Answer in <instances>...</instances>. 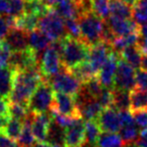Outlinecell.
Instances as JSON below:
<instances>
[{"mask_svg": "<svg viewBox=\"0 0 147 147\" xmlns=\"http://www.w3.org/2000/svg\"><path fill=\"white\" fill-rule=\"evenodd\" d=\"M131 113L147 111V92L136 88L130 91V107Z\"/></svg>", "mask_w": 147, "mask_h": 147, "instance_id": "cell-22", "label": "cell"}, {"mask_svg": "<svg viewBox=\"0 0 147 147\" xmlns=\"http://www.w3.org/2000/svg\"><path fill=\"white\" fill-rule=\"evenodd\" d=\"M51 43V39L38 28L28 33V47L38 55H42L41 53H43Z\"/></svg>", "mask_w": 147, "mask_h": 147, "instance_id": "cell-21", "label": "cell"}, {"mask_svg": "<svg viewBox=\"0 0 147 147\" xmlns=\"http://www.w3.org/2000/svg\"><path fill=\"white\" fill-rule=\"evenodd\" d=\"M85 142V122L83 119H78L69 128L65 129V147H81Z\"/></svg>", "mask_w": 147, "mask_h": 147, "instance_id": "cell-16", "label": "cell"}, {"mask_svg": "<svg viewBox=\"0 0 147 147\" xmlns=\"http://www.w3.org/2000/svg\"><path fill=\"white\" fill-rule=\"evenodd\" d=\"M113 51V49L111 45H107L104 41H100V42L96 43V45L90 47V51H89L88 55V63L92 67L94 73L98 74L102 65L105 63V61L108 59L110 53Z\"/></svg>", "mask_w": 147, "mask_h": 147, "instance_id": "cell-13", "label": "cell"}, {"mask_svg": "<svg viewBox=\"0 0 147 147\" xmlns=\"http://www.w3.org/2000/svg\"><path fill=\"white\" fill-rule=\"evenodd\" d=\"M106 22L115 37L124 36V35L139 31L140 29V25L133 19H122L110 15L107 18Z\"/></svg>", "mask_w": 147, "mask_h": 147, "instance_id": "cell-15", "label": "cell"}, {"mask_svg": "<svg viewBox=\"0 0 147 147\" xmlns=\"http://www.w3.org/2000/svg\"><path fill=\"white\" fill-rule=\"evenodd\" d=\"M8 3L9 12L7 15L17 17L24 13V0H8Z\"/></svg>", "mask_w": 147, "mask_h": 147, "instance_id": "cell-38", "label": "cell"}, {"mask_svg": "<svg viewBox=\"0 0 147 147\" xmlns=\"http://www.w3.org/2000/svg\"><path fill=\"white\" fill-rule=\"evenodd\" d=\"M4 41L12 51H20L28 49V33L21 29L12 28L9 29L8 33L5 36Z\"/></svg>", "mask_w": 147, "mask_h": 147, "instance_id": "cell-18", "label": "cell"}, {"mask_svg": "<svg viewBox=\"0 0 147 147\" xmlns=\"http://www.w3.org/2000/svg\"><path fill=\"white\" fill-rule=\"evenodd\" d=\"M119 55H120V57L123 61L129 63L132 67H134V69H139L140 67L143 53L137 45L125 47L124 49H122L119 53Z\"/></svg>", "mask_w": 147, "mask_h": 147, "instance_id": "cell-24", "label": "cell"}, {"mask_svg": "<svg viewBox=\"0 0 147 147\" xmlns=\"http://www.w3.org/2000/svg\"><path fill=\"white\" fill-rule=\"evenodd\" d=\"M90 47L82 39L75 38L71 35H65L61 39V65L67 69H71L80 63L88 59Z\"/></svg>", "mask_w": 147, "mask_h": 147, "instance_id": "cell-2", "label": "cell"}, {"mask_svg": "<svg viewBox=\"0 0 147 147\" xmlns=\"http://www.w3.org/2000/svg\"><path fill=\"white\" fill-rule=\"evenodd\" d=\"M97 147H125L126 144L122 140L120 134L102 132L96 143Z\"/></svg>", "mask_w": 147, "mask_h": 147, "instance_id": "cell-27", "label": "cell"}, {"mask_svg": "<svg viewBox=\"0 0 147 147\" xmlns=\"http://www.w3.org/2000/svg\"><path fill=\"white\" fill-rule=\"evenodd\" d=\"M40 57L39 71L45 80H49V78L57 75L61 71V67H63L61 55H59V51L51 45L43 51Z\"/></svg>", "mask_w": 147, "mask_h": 147, "instance_id": "cell-8", "label": "cell"}, {"mask_svg": "<svg viewBox=\"0 0 147 147\" xmlns=\"http://www.w3.org/2000/svg\"><path fill=\"white\" fill-rule=\"evenodd\" d=\"M22 126H23L22 121L16 120V119H13V118H9L4 127L3 133L7 137H9L11 140H17L21 130H22Z\"/></svg>", "mask_w": 147, "mask_h": 147, "instance_id": "cell-33", "label": "cell"}, {"mask_svg": "<svg viewBox=\"0 0 147 147\" xmlns=\"http://www.w3.org/2000/svg\"><path fill=\"white\" fill-rule=\"evenodd\" d=\"M42 1L45 2V4H47L49 7H51V8H53V7L55 6V4L59 2V0H42Z\"/></svg>", "mask_w": 147, "mask_h": 147, "instance_id": "cell-52", "label": "cell"}, {"mask_svg": "<svg viewBox=\"0 0 147 147\" xmlns=\"http://www.w3.org/2000/svg\"><path fill=\"white\" fill-rule=\"evenodd\" d=\"M8 119H9V117L0 115V132H3V130H4V127H5V125H6Z\"/></svg>", "mask_w": 147, "mask_h": 147, "instance_id": "cell-49", "label": "cell"}, {"mask_svg": "<svg viewBox=\"0 0 147 147\" xmlns=\"http://www.w3.org/2000/svg\"><path fill=\"white\" fill-rule=\"evenodd\" d=\"M11 147H20V146H19V145L17 144V143H13L12 146H11Z\"/></svg>", "mask_w": 147, "mask_h": 147, "instance_id": "cell-55", "label": "cell"}, {"mask_svg": "<svg viewBox=\"0 0 147 147\" xmlns=\"http://www.w3.org/2000/svg\"><path fill=\"white\" fill-rule=\"evenodd\" d=\"M133 19L139 25L147 22V0H138L133 6Z\"/></svg>", "mask_w": 147, "mask_h": 147, "instance_id": "cell-35", "label": "cell"}, {"mask_svg": "<svg viewBox=\"0 0 147 147\" xmlns=\"http://www.w3.org/2000/svg\"><path fill=\"white\" fill-rule=\"evenodd\" d=\"M9 12V3L7 0H0V15H7Z\"/></svg>", "mask_w": 147, "mask_h": 147, "instance_id": "cell-48", "label": "cell"}, {"mask_svg": "<svg viewBox=\"0 0 147 147\" xmlns=\"http://www.w3.org/2000/svg\"><path fill=\"white\" fill-rule=\"evenodd\" d=\"M69 71L74 74V76L76 77L82 84L88 82L89 80L96 77V74L94 73V71H93L90 63H88V61L80 63V65H78L77 67L69 69Z\"/></svg>", "mask_w": 147, "mask_h": 147, "instance_id": "cell-29", "label": "cell"}, {"mask_svg": "<svg viewBox=\"0 0 147 147\" xmlns=\"http://www.w3.org/2000/svg\"><path fill=\"white\" fill-rule=\"evenodd\" d=\"M53 9L63 19H78L83 14L82 7L78 0H59Z\"/></svg>", "mask_w": 147, "mask_h": 147, "instance_id": "cell-19", "label": "cell"}, {"mask_svg": "<svg viewBox=\"0 0 147 147\" xmlns=\"http://www.w3.org/2000/svg\"><path fill=\"white\" fill-rule=\"evenodd\" d=\"M39 17L30 13H23L20 16L14 17L13 27L21 29L25 32L29 33L38 28Z\"/></svg>", "mask_w": 147, "mask_h": 147, "instance_id": "cell-23", "label": "cell"}, {"mask_svg": "<svg viewBox=\"0 0 147 147\" xmlns=\"http://www.w3.org/2000/svg\"><path fill=\"white\" fill-rule=\"evenodd\" d=\"M101 134H102V130L97 121H86L85 122V135H86L87 143L96 145Z\"/></svg>", "mask_w": 147, "mask_h": 147, "instance_id": "cell-32", "label": "cell"}, {"mask_svg": "<svg viewBox=\"0 0 147 147\" xmlns=\"http://www.w3.org/2000/svg\"><path fill=\"white\" fill-rule=\"evenodd\" d=\"M140 67L142 69H145V71H147V55H142V59H141Z\"/></svg>", "mask_w": 147, "mask_h": 147, "instance_id": "cell-51", "label": "cell"}, {"mask_svg": "<svg viewBox=\"0 0 147 147\" xmlns=\"http://www.w3.org/2000/svg\"><path fill=\"white\" fill-rule=\"evenodd\" d=\"M47 142L51 145H61L65 146V129L57 124L55 121H51L47 133Z\"/></svg>", "mask_w": 147, "mask_h": 147, "instance_id": "cell-30", "label": "cell"}, {"mask_svg": "<svg viewBox=\"0 0 147 147\" xmlns=\"http://www.w3.org/2000/svg\"><path fill=\"white\" fill-rule=\"evenodd\" d=\"M135 87L147 92V71L139 69L135 75Z\"/></svg>", "mask_w": 147, "mask_h": 147, "instance_id": "cell-40", "label": "cell"}, {"mask_svg": "<svg viewBox=\"0 0 147 147\" xmlns=\"http://www.w3.org/2000/svg\"><path fill=\"white\" fill-rule=\"evenodd\" d=\"M8 109H9V103L7 99H4L0 96V115L2 116H7L8 115Z\"/></svg>", "mask_w": 147, "mask_h": 147, "instance_id": "cell-45", "label": "cell"}, {"mask_svg": "<svg viewBox=\"0 0 147 147\" xmlns=\"http://www.w3.org/2000/svg\"><path fill=\"white\" fill-rule=\"evenodd\" d=\"M65 25L67 32L69 35L75 37V38L81 39V31H80V24L77 18H69L65 19Z\"/></svg>", "mask_w": 147, "mask_h": 147, "instance_id": "cell-37", "label": "cell"}, {"mask_svg": "<svg viewBox=\"0 0 147 147\" xmlns=\"http://www.w3.org/2000/svg\"><path fill=\"white\" fill-rule=\"evenodd\" d=\"M53 147H65V146H61V145H53Z\"/></svg>", "mask_w": 147, "mask_h": 147, "instance_id": "cell-56", "label": "cell"}, {"mask_svg": "<svg viewBox=\"0 0 147 147\" xmlns=\"http://www.w3.org/2000/svg\"><path fill=\"white\" fill-rule=\"evenodd\" d=\"M38 29L45 33L51 41L61 40L67 35L65 19L61 18L53 8H51L45 16L39 18Z\"/></svg>", "mask_w": 147, "mask_h": 147, "instance_id": "cell-6", "label": "cell"}, {"mask_svg": "<svg viewBox=\"0 0 147 147\" xmlns=\"http://www.w3.org/2000/svg\"><path fill=\"white\" fill-rule=\"evenodd\" d=\"M53 121V117L51 114L42 113V114H32L31 120V129H32L33 136L35 140L47 141V133H49V125Z\"/></svg>", "mask_w": 147, "mask_h": 147, "instance_id": "cell-17", "label": "cell"}, {"mask_svg": "<svg viewBox=\"0 0 147 147\" xmlns=\"http://www.w3.org/2000/svg\"><path fill=\"white\" fill-rule=\"evenodd\" d=\"M111 16L118 17L122 19H132L133 18V8L122 2L121 0H112L110 7Z\"/></svg>", "mask_w": 147, "mask_h": 147, "instance_id": "cell-26", "label": "cell"}, {"mask_svg": "<svg viewBox=\"0 0 147 147\" xmlns=\"http://www.w3.org/2000/svg\"><path fill=\"white\" fill-rule=\"evenodd\" d=\"M134 123L136 124L137 127L141 128V130H144L147 128V111L143 112H136L132 113Z\"/></svg>", "mask_w": 147, "mask_h": 147, "instance_id": "cell-42", "label": "cell"}, {"mask_svg": "<svg viewBox=\"0 0 147 147\" xmlns=\"http://www.w3.org/2000/svg\"><path fill=\"white\" fill-rule=\"evenodd\" d=\"M53 88V92L77 96L82 88V83L74 76L69 69L61 67V71L53 77L47 80Z\"/></svg>", "mask_w": 147, "mask_h": 147, "instance_id": "cell-5", "label": "cell"}, {"mask_svg": "<svg viewBox=\"0 0 147 147\" xmlns=\"http://www.w3.org/2000/svg\"><path fill=\"white\" fill-rule=\"evenodd\" d=\"M98 101L103 107V109L113 106V89L103 88L102 93L98 97Z\"/></svg>", "mask_w": 147, "mask_h": 147, "instance_id": "cell-39", "label": "cell"}, {"mask_svg": "<svg viewBox=\"0 0 147 147\" xmlns=\"http://www.w3.org/2000/svg\"><path fill=\"white\" fill-rule=\"evenodd\" d=\"M136 144L140 147H147V128L141 130L139 138L136 141Z\"/></svg>", "mask_w": 147, "mask_h": 147, "instance_id": "cell-46", "label": "cell"}, {"mask_svg": "<svg viewBox=\"0 0 147 147\" xmlns=\"http://www.w3.org/2000/svg\"><path fill=\"white\" fill-rule=\"evenodd\" d=\"M97 122H98L102 132L117 133L122 128L119 111L113 107L103 109Z\"/></svg>", "mask_w": 147, "mask_h": 147, "instance_id": "cell-14", "label": "cell"}, {"mask_svg": "<svg viewBox=\"0 0 147 147\" xmlns=\"http://www.w3.org/2000/svg\"><path fill=\"white\" fill-rule=\"evenodd\" d=\"M121 1L124 2V3H126V4L129 5V6H134L138 0H121Z\"/></svg>", "mask_w": 147, "mask_h": 147, "instance_id": "cell-53", "label": "cell"}, {"mask_svg": "<svg viewBox=\"0 0 147 147\" xmlns=\"http://www.w3.org/2000/svg\"><path fill=\"white\" fill-rule=\"evenodd\" d=\"M31 120H32V114L30 113L29 116L23 121L22 130L17 139V144L20 147H31L34 145L35 138L31 129Z\"/></svg>", "mask_w": 147, "mask_h": 147, "instance_id": "cell-25", "label": "cell"}, {"mask_svg": "<svg viewBox=\"0 0 147 147\" xmlns=\"http://www.w3.org/2000/svg\"><path fill=\"white\" fill-rule=\"evenodd\" d=\"M45 80L41 75L39 67L16 71L11 94L8 98L10 103L27 106L29 98L39 84Z\"/></svg>", "mask_w": 147, "mask_h": 147, "instance_id": "cell-1", "label": "cell"}, {"mask_svg": "<svg viewBox=\"0 0 147 147\" xmlns=\"http://www.w3.org/2000/svg\"><path fill=\"white\" fill-rule=\"evenodd\" d=\"M29 112L27 106L20 104H14V103H9V109H8V115L9 118L16 119L19 121H24L27 117L29 116Z\"/></svg>", "mask_w": 147, "mask_h": 147, "instance_id": "cell-36", "label": "cell"}, {"mask_svg": "<svg viewBox=\"0 0 147 147\" xmlns=\"http://www.w3.org/2000/svg\"><path fill=\"white\" fill-rule=\"evenodd\" d=\"M80 24L81 39L89 47L102 41L106 21L97 16L92 11L83 13L78 18Z\"/></svg>", "mask_w": 147, "mask_h": 147, "instance_id": "cell-3", "label": "cell"}, {"mask_svg": "<svg viewBox=\"0 0 147 147\" xmlns=\"http://www.w3.org/2000/svg\"><path fill=\"white\" fill-rule=\"evenodd\" d=\"M9 29H10V27H9L7 21L5 20V17L0 15V39L5 38V36H6L7 33H8Z\"/></svg>", "mask_w": 147, "mask_h": 147, "instance_id": "cell-44", "label": "cell"}, {"mask_svg": "<svg viewBox=\"0 0 147 147\" xmlns=\"http://www.w3.org/2000/svg\"><path fill=\"white\" fill-rule=\"evenodd\" d=\"M119 132H120L121 138H122V140L124 141V143L126 145L136 142L137 139L139 138V135H140L138 127L134 124L123 126Z\"/></svg>", "mask_w": 147, "mask_h": 147, "instance_id": "cell-34", "label": "cell"}, {"mask_svg": "<svg viewBox=\"0 0 147 147\" xmlns=\"http://www.w3.org/2000/svg\"><path fill=\"white\" fill-rule=\"evenodd\" d=\"M119 59H120V55L112 51L108 59L105 61V63L97 74V79L105 88L114 89V79Z\"/></svg>", "mask_w": 147, "mask_h": 147, "instance_id": "cell-12", "label": "cell"}, {"mask_svg": "<svg viewBox=\"0 0 147 147\" xmlns=\"http://www.w3.org/2000/svg\"><path fill=\"white\" fill-rule=\"evenodd\" d=\"M13 143V140L7 137L3 132H0V147H11Z\"/></svg>", "mask_w": 147, "mask_h": 147, "instance_id": "cell-47", "label": "cell"}, {"mask_svg": "<svg viewBox=\"0 0 147 147\" xmlns=\"http://www.w3.org/2000/svg\"><path fill=\"white\" fill-rule=\"evenodd\" d=\"M113 108L118 111L129 110L130 92L119 89H113Z\"/></svg>", "mask_w": 147, "mask_h": 147, "instance_id": "cell-28", "label": "cell"}, {"mask_svg": "<svg viewBox=\"0 0 147 147\" xmlns=\"http://www.w3.org/2000/svg\"><path fill=\"white\" fill-rule=\"evenodd\" d=\"M15 69L10 65L0 67V96L8 100L13 88Z\"/></svg>", "mask_w": 147, "mask_h": 147, "instance_id": "cell-20", "label": "cell"}, {"mask_svg": "<svg viewBox=\"0 0 147 147\" xmlns=\"http://www.w3.org/2000/svg\"><path fill=\"white\" fill-rule=\"evenodd\" d=\"M76 100L82 119H86V121L98 120L99 116L103 111V107L99 103L98 99L91 98L79 92V94L76 96Z\"/></svg>", "mask_w": 147, "mask_h": 147, "instance_id": "cell-11", "label": "cell"}, {"mask_svg": "<svg viewBox=\"0 0 147 147\" xmlns=\"http://www.w3.org/2000/svg\"><path fill=\"white\" fill-rule=\"evenodd\" d=\"M51 113H57V114L71 117V118L82 119L78 104H77L76 96H71L63 93L55 92Z\"/></svg>", "mask_w": 147, "mask_h": 147, "instance_id": "cell-7", "label": "cell"}, {"mask_svg": "<svg viewBox=\"0 0 147 147\" xmlns=\"http://www.w3.org/2000/svg\"><path fill=\"white\" fill-rule=\"evenodd\" d=\"M112 0H90L91 10L102 19H107L110 14Z\"/></svg>", "mask_w": 147, "mask_h": 147, "instance_id": "cell-31", "label": "cell"}, {"mask_svg": "<svg viewBox=\"0 0 147 147\" xmlns=\"http://www.w3.org/2000/svg\"><path fill=\"white\" fill-rule=\"evenodd\" d=\"M11 51L4 40L0 39V67L8 65Z\"/></svg>", "mask_w": 147, "mask_h": 147, "instance_id": "cell-41", "label": "cell"}, {"mask_svg": "<svg viewBox=\"0 0 147 147\" xmlns=\"http://www.w3.org/2000/svg\"><path fill=\"white\" fill-rule=\"evenodd\" d=\"M119 114H120V119H121V123H122V127L127 126V125L134 124L133 114L129 110L119 111Z\"/></svg>", "mask_w": 147, "mask_h": 147, "instance_id": "cell-43", "label": "cell"}, {"mask_svg": "<svg viewBox=\"0 0 147 147\" xmlns=\"http://www.w3.org/2000/svg\"><path fill=\"white\" fill-rule=\"evenodd\" d=\"M135 75L136 71L134 67H132L120 57L115 74L114 89L130 92L132 89L135 88Z\"/></svg>", "mask_w": 147, "mask_h": 147, "instance_id": "cell-9", "label": "cell"}, {"mask_svg": "<svg viewBox=\"0 0 147 147\" xmlns=\"http://www.w3.org/2000/svg\"><path fill=\"white\" fill-rule=\"evenodd\" d=\"M53 88L47 80H43L29 98L27 108L31 114H42L51 111L53 102Z\"/></svg>", "mask_w": 147, "mask_h": 147, "instance_id": "cell-4", "label": "cell"}, {"mask_svg": "<svg viewBox=\"0 0 147 147\" xmlns=\"http://www.w3.org/2000/svg\"><path fill=\"white\" fill-rule=\"evenodd\" d=\"M33 147H53V145L47 141H40V142L37 141L36 143H34Z\"/></svg>", "mask_w": 147, "mask_h": 147, "instance_id": "cell-50", "label": "cell"}, {"mask_svg": "<svg viewBox=\"0 0 147 147\" xmlns=\"http://www.w3.org/2000/svg\"><path fill=\"white\" fill-rule=\"evenodd\" d=\"M125 147H140V146H138L136 144V142H134V143H131V144H127Z\"/></svg>", "mask_w": 147, "mask_h": 147, "instance_id": "cell-54", "label": "cell"}, {"mask_svg": "<svg viewBox=\"0 0 147 147\" xmlns=\"http://www.w3.org/2000/svg\"><path fill=\"white\" fill-rule=\"evenodd\" d=\"M39 55L30 47L20 51H12L9 57L8 65L16 71L39 67Z\"/></svg>", "mask_w": 147, "mask_h": 147, "instance_id": "cell-10", "label": "cell"}]
</instances>
